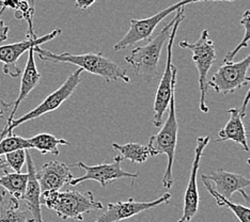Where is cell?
<instances>
[{"instance_id": "cell-7", "label": "cell", "mask_w": 250, "mask_h": 222, "mask_svg": "<svg viewBox=\"0 0 250 222\" xmlns=\"http://www.w3.org/2000/svg\"><path fill=\"white\" fill-rule=\"evenodd\" d=\"M180 47L186 48L192 51V61L195 62L198 75H199V90H200V110L204 113L209 111L207 104L208 94V74L212 65L217 60L215 53V46L208 29L201 32V36L196 42L190 43L188 41L180 42Z\"/></svg>"}, {"instance_id": "cell-17", "label": "cell", "mask_w": 250, "mask_h": 222, "mask_svg": "<svg viewBox=\"0 0 250 222\" xmlns=\"http://www.w3.org/2000/svg\"><path fill=\"white\" fill-rule=\"evenodd\" d=\"M35 55H36L35 47L28 50L27 63H26L24 72H22V76L21 79L20 93H19L18 99H16V101L13 102V109L11 111L9 118L7 119V124L4 125V127L9 126V125L13 122L15 113L18 111L21 101L27 99V96L30 94L31 91H33L37 88V85L39 84L40 81H41V74H40L38 71L36 60H35Z\"/></svg>"}, {"instance_id": "cell-31", "label": "cell", "mask_w": 250, "mask_h": 222, "mask_svg": "<svg viewBox=\"0 0 250 222\" xmlns=\"http://www.w3.org/2000/svg\"><path fill=\"white\" fill-rule=\"evenodd\" d=\"M10 27L4 24V21L0 19V42H4L8 40V33Z\"/></svg>"}, {"instance_id": "cell-18", "label": "cell", "mask_w": 250, "mask_h": 222, "mask_svg": "<svg viewBox=\"0 0 250 222\" xmlns=\"http://www.w3.org/2000/svg\"><path fill=\"white\" fill-rule=\"evenodd\" d=\"M228 112L230 113V119L225 126L219 130V138L216 139L215 142L231 140L240 144L244 151L248 152L249 146L247 141V132L245 125L243 123V118L241 117L240 110L237 108H230Z\"/></svg>"}, {"instance_id": "cell-19", "label": "cell", "mask_w": 250, "mask_h": 222, "mask_svg": "<svg viewBox=\"0 0 250 222\" xmlns=\"http://www.w3.org/2000/svg\"><path fill=\"white\" fill-rule=\"evenodd\" d=\"M0 222H35L21 208L20 201L9 195L0 196Z\"/></svg>"}, {"instance_id": "cell-23", "label": "cell", "mask_w": 250, "mask_h": 222, "mask_svg": "<svg viewBox=\"0 0 250 222\" xmlns=\"http://www.w3.org/2000/svg\"><path fill=\"white\" fill-rule=\"evenodd\" d=\"M201 179L204 186H206L208 191L214 197L216 203H217L219 207H226L230 209L231 212L235 215V217L240 220V222H250V207L244 206V205L241 204L233 203L231 202V200H227V199L219 196L218 193L213 189L211 182L208 181L203 175L201 176Z\"/></svg>"}, {"instance_id": "cell-12", "label": "cell", "mask_w": 250, "mask_h": 222, "mask_svg": "<svg viewBox=\"0 0 250 222\" xmlns=\"http://www.w3.org/2000/svg\"><path fill=\"white\" fill-rule=\"evenodd\" d=\"M170 199H171V195L166 192L156 200L149 202H137L133 198H129L127 201L108 203L104 214H102L100 218L94 222H119L132 218L146 210H150L163 204H168Z\"/></svg>"}, {"instance_id": "cell-21", "label": "cell", "mask_w": 250, "mask_h": 222, "mask_svg": "<svg viewBox=\"0 0 250 222\" xmlns=\"http://www.w3.org/2000/svg\"><path fill=\"white\" fill-rule=\"evenodd\" d=\"M3 175L0 176V186H1L7 195L12 197L16 200H21L24 196L27 182H28V174L27 173H10L4 169Z\"/></svg>"}, {"instance_id": "cell-11", "label": "cell", "mask_w": 250, "mask_h": 222, "mask_svg": "<svg viewBox=\"0 0 250 222\" xmlns=\"http://www.w3.org/2000/svg\"><path fill=\"white\" fill-rule=\"evenodd\" d=\"M62 33L61 29H56L48 34L41 38H37L36 40H24V41L16 42L12 44H5L0 46V62L3 64L2 71L5 74L12 78L20 77L22 73L21 68L16 65L21 57L24 55L26 51L33 47L40 46L48 41H52L55 38Z\"/></svg>"}, {"instance_id": "cell-20", "label": "cell", "mask_w": 250, "mask_h": 222, "mask_svg": "<svg viewBox=\"0 0 250 222\" xmlns=\"http://www.w3.org/2000/svg\"><path fill=\"white\" fill-rule=\"evenodd\" d=\"M28 143L30 145V149L38 150L42 155L46 154H53L55 156L59 155V145H70L71 143L65 139L57 138L56 136L42 133L28 138Z\"/></svg>"}, {"instance_id": "cell-28", "label": "cell", "mask_w": 250, "mask_h": 222, "mask_svg": "<svg viewBox=\"0 0 250 222\" xmlns=\"http://www.w3.org/2000/svg\"><path fill=\"white\" fill-rule=\"evenodd\" d=\"M13 109V102H5L0 100V119H8Z\"/></svg>"}, {"instance_id": "cell-16", "label": "cell", "mask_w": 250, "mask_h": 222, "mask_svg": "<svg viewBox=\"0 0 250 222\" xmlns=\"http://www.w3.org/2000/svg\"><path fill=\"white\" fill-rule=\"evenodd\" d=\"M208 181L213 182V189L219 196L224 197L227 200H230L234 192L245 190V188L250 187V179L242 174L229 172L224 169L213 171L211 174L204 175Z\"/></svg>"}, {"instance_id": "cell-33", "label": "cell", "mask_w": 250, "mask_h": 222, "mask_svg": "<svg viewBox=\"0 0 250 222\" xmlns=\"http://www.w3.org/2000/svg\"><path fill=\"white\" fill-rule=\"evenodd\" d=\"M4 169H7V164H5L4 159H2L1 157H0V172H1V171H3ZM5 193H7V192H5L3 188L0 186V196L5 195Z\"/></svg>"}, {"instance_id": "cell-14", "label": "cell", "mask_w": 250, "mask_h": 222, "mask_svg": "<svg viewBox=\"0 0 250 222\" xmlns=\"http://www.w3.org/2000/svg\"><path fill=\"white\" fill-rule=\"evenodd\" d=\"M70 166L61 161L45 162L41 170L37 172L41 191H60V189L74 179Z\"/></svg>"}, {"instance_id": "cell-30", "label": "cell", "mask_w": 250, "mask_h": 222, "mask_svg": "<svg viewBox=\"0 0 250 222\" xmlns=\"http://www.w3.org/2000/svg\"><path fill=\"white\" fill-rule=\"evenodd\" d=\"M98 0H75V5L83 11H86L91 5H93Z\"/></svg>"}, {"instance_id": "cell-15", "label": "cell", "mask_w": 250, "mask_h": 222, "mask_svg": "<svg viewBox=\"0 0 250 222\" xmlns=\"http://www.w3.org/2000/svg\"><path fill=\"white\" fill-rule=\"evenodd\" d=\"M26 163H27V174L28 182L24 196L21 200L25 202L27 209L29 210L31 218L35 222H44L42 217V208H41V187H40L39 181L37 178V170L33 163L32 157L29 151L26 152Z\"/></svg>"}, {"instance_id": "cell-26", "label": "cell", "mask_w": 250, "mask_h": 222, "mask_svg": "<svg viewBox=\"0 0 250 222\" xmlns=\"http://www.w3.org/2000/svg\"><path fill=\"white\" fill-rule=\"evenodd\" d=\"M21 149H24V150L30 149V145L28 143V139H25L22 138V137L12 134L4 137L3 139L0 140V157L10 152L21 150Z\"/></svg>"}, {"instance_id": "cell-29", "label": "cell", "mask_w": 250, "mask_h": 222, "mask_svg": "<svg viewBox=\"0 0 250 222\" xmlns=\"http://www.w3.org/2000/svg\"><path fill=\"white\" fill-rule=\"evenodd\" d=\"M21 1V0H1V1H0V7H1L0 15H1L3 13V11L5 9H8V8L12 9V10L18 9Z\"/></svg>"}, {"instance_id": "cell-9", "label": "cell", "mask_w": 250, "mask_h": 222, "mask_svg": "<svg viewBox=\"0 0 250 222\" xmlns=\"http://www.w3.org/2000/svg\"><path fill=\"white\" fill-rule=\"evenodd\" d=\"M250 67V54L240 62L224 63L216 71L208 81V87H211L215 92L228 95L250 83V77L247 75Z\"/></svg>"}, {"instance_id": "cell-22", "label": "cell", "mask_w": 250, "mask_h": 222, "mask_svg": "<svg viewBox=\"0 0 250 222\" xmlns=\"http://www.w3.org/2000/svg\"><path fill=\"white\" fill-rule=\"evenodd\" d=\"M111 145L119 153V156H121L122 159H128L134 163H144L150 157H153L152 152L147 145L139 143H112Z\"/></svg>"}, {"instance_id": "cell-6", "label": "cell", "mask_w": 250, "mask_h": 222, "mask_svg": "<svg viewBox=\"0 0 250 222\" xmlns=\"http://www.w3.org/2000/svg\"><path fill=\"white\" fill-rule=\"evenodd\" d=\"M83 72V71L82 68H78V70L74 72L72 75L67 77V79L63 83H62V85H60L58 89L55 90L54 92L48 94L36 108H33V109L30 111H28L21 118L13 120V122L11 123L9 126L3 127L1 130H0V140L3 139L4 137H7L9 135H12L13 130L16 127H19L20 125L24 124L26 122L32 121V120H36L40 117L46 115V113H49L58 109V108L63 104L65 101H67L71 98L72 94L75 92L78 84L82 82Z\"/></svg>"}, {"instance_id": "cell-3", "label": "cell", "mask_w": 250, "mask_h": 222, "mask_svg": "<svg viewBox=\"0 0 250 222\" xmlns=\"http://www.w3.org/2000/svg\"><path fill=\"white\" fill-rule=\"evenodd\" d=\"M179 123L175 110V91L171 95L168 106V117L163 127L156 135H152L149 139V149L153 156L165 154L167 156V167L165 169L162 183L165 189H170L173 185V162L175 150L178 144Z\"/></svg>"}, {"instance_id": "cell-32", "label": "cell", "mask_w": 250, "mask_h": 222, "mask_svg": "<svg viewBox=\"0 0 250 222\" xmlns=\"http://www.w3.org/2000/svg\"><path fill=\"white\" fill-rule=\"evenodd\" d=\"M249 101H250V89L248 90V92H247V94L245 96V99H244L243 105H242V108H241V110H240V113H241V117L242 118H244V117L246 116V110H247V106L249 104Z\"/></svg>"}, {"instance_id": "cell-13", "label": "cell", "mask_w": 250, "mask_h": 222, "mask_svg": "<svg viewBox=\"0 0 250 222\" xmlns=\"http://www.w3.org/2000/svg\"><path fill=\"white\" fill-rule=\"evenodd\" d=\"M209 141H211L209 136L199 137V138H197L194 161H192L189 179L188 182H187V186L184 193L183 215H182V217L179 219L178 222H190L198 213L200 197H199L198 192L197 178L199 172V166H200V161L203 155V151L209 143Z\"/></svg>"}, {"instance_id": "cell-5", "label": "cell", "mask_w": 250, "mask_h": 222, "mask_svg": "<svg viewBox=\"0 0 250 222\" xmlns=\"http://www.w3.org/2000/svg\"><path fill=\"white\" fill-rule=\"evenodd\" d=\"M177 15L165 25L156 36L144 46L134 48L125 57V61L133 67L134 73L138 76L153 78L158 72L161 55L164 45L168 42L172 26L177 20Z\"/></svg>"}, {"instance_id": "cell-2", "label": "cell", "mask_w": 250, "mask_h": 222, "mask_svg": "<svg viewBox=\"0 0 250 222\" xmlns=\"http://www.w3.org/2000/svg\"><path fill=\"white\" fill-rule=\"evenodd\" d=\"M41 203L62 220L83 221L84 214L104 208L103 204L95 200L92 191H45L41 195Z\"/></svg>"}, {"instance_id": "cell-25", "label": "cell", "mask_w": 250, "mask_h": 222, "mask_svg": "<svg viewBox=\"0 0 250 222\" xmlns=\"http://www.w3.org/2000/svg\"><path fill=\"white\" fill-rule=\"evenodd\" d=\"M241 25L245 28V34H244V38L241 41V43L237 45V46L231 50L228 51L224 57V63H229V62H233V59L235 58V56L238 54V51L243 48L248 47V42L250 41V10H246L243 14V17L241 20Z\"/></svg>"}, {"instance_id": "cell-24", "label": "cell", "mask_w": 250, "mask_h": 222, "mask_svg": "<svg viewBox=\"0 0 250 222\" xmlns=\"http://www.w3.org/2000/svg\"><path fill=\"white\" fill-rule=\"evenodd\" d=\"M35 0H21L18 9L15 10L14 16L16 20H25L28 24L27 40H36L37 36L33 30L32 20L35 16Z\"/></svg>"}, {"instance_id": "cell-27", "label": "cell", "mask_w": 250, "mask_h": 222, "mask_svg": "<svg viewBox=\"0 0 250 222\" xmlns=\"http://www.w3.org/2000/svg\"><path fill=\"white\" fill-rule=\"evenodd\" d=\"M26 152L27 150L21 149L5 154V164L8 168L12 169L16 173H21V169L26 163Z\"/></svg>"}, {"instance_id": "cell-8", "label": "cell", "mask_w": 250, "mask_h": 222, "mask_svg": "<svg viewBox=\"0 0 250 222\" xmlns=\"http://www.w3.org/2000/svg\"><path fill=\"white\" fill-rule=\"evenodd\" d=\"M204 1H234V0H181V1L162 10L161 12H158L151 17H147V19L132 20L129 22V28L127 32L125 33V36L115 45V46H113V49L116 51H120L135 43L150 40L153 32L156 29V27L160 25L168 15L175 12V11H179L181 8L186 7L187 4Z\"/></svg>"}, {"instance_id": "cell-34", "label": "cell", "mask_w": 250, "mask_h": 222, "mask_svg": "<svg viewBox=\"0 0 250 222\" xmlns=\"http://www.w3.org/2000/svg\"><path fill=\"white\" fill-rule=\"evenodd\" d=\"M238 192H240V195L244 198V200H245L246 204L248 205V207H250V195H248V193L245 190H241Z\"/></svg>"}, {"instance_id": "cell-4", "label": "cell", "mask_w": 250, "mask_h": 222, "mask_svg": "<svg viewBox=\"0 0 250 222\" xmlns=\"http://www.w3.org/2000/svg\"><path fill=\"white\" fill-rule=\"evenodd\" d=\"M184 12L185 7L181 8L178 11L177 20H175L172 26V29L171 32H170V36L167 42L166 65H165V70L161 78V81L158 83V88L156 90L154 100V117H153V124H154L155 127H161L163 125V117L165 115V112L168 109L170 99H171V95L175 91L178 68L172 63V48L179 26L181 25V22L185 20Z\"/></svg>"}, {"instance_id": "cell-1", "label": "cell", "mask_w": 250, "mask_h": 222, "mask_svg": "<svg viewBox=\"0 0 250 222\" xmlns=\"http://www.w3.org/2000/svg\"><path fill=\"white\" fill-rule=\"evenodd\" d=\"M35 51L42 61L76 65L83 71H87L90 74L104 78L107 82L122 81L128 83L130 81L127 71L116 64L109 58H106L102 53L83 55H73L70 53L54 54L49 50L40 48V46L35 47Z\"/></svg>"}, {"instance_id": "cell-35", "label": "cell", "mask_w": 250, "mask_h": 222, "mask_svg": "<svg viewBox=\"0 0 250 222\" xmlns=\"http://www.w3.org/2000/svg\"><path fill=\"white\" fill-rule=\"evenodd\" d=\"M247 163H248V164H250V158H248V159H247Z\"/></svg>"}, {"instance_id": "cell-10", "label": "cell", "mask_w": 250, "mask_h": 222, "mask_svg": "<svg viewBox=\"0 0 250 222\" xmlns=\"http://www.w3.org/2000/svg\"><path fill=\"white\" fill-rule=\"evenodd\" d=\"M122 157L117 155L111 163H100L95 166H87L83 161H79L71 167H78L84 171V174L81 178H74L70 184L71 186H76L86 181H95L101 184L103 188H106L112 184L113 182L122 179L136 180L139 173H129L121 168Z\"/></svg>"}]
</instances>
